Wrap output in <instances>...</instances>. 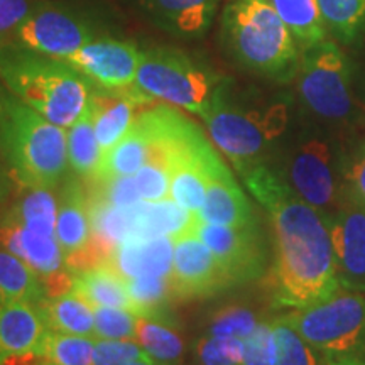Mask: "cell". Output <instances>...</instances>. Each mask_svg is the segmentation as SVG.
I'll list each match as a JSON object with an SVG mask.
<instances>
[{
    "mask_svg": "<svg viewBox=\"0 0 365 365\" xmlns=\"http://www.w3.org/2000/svg\"><path fill=\"white\" fill-rule=\"evenodd\" d=\"M242 180L269 213L274 303L298 309L336 293L341 286L325 215L298 198L269 163L245 173Z\"/></svg>",
    "mask_w": 365,
    "mask_h": 365,
    "instance_id": "cell-1",
    "label": "cell"
},
{
    "mask_svg": "<svg viewBox=\"0 0 365 365\" xmlns=\"http://www.w3.org/2000/svg\"><path fill=\"white\" fill-rule=\"evenodd\" d=\"M0 156L19 190L58 188L70 168L66 130L17 98L2 81Z\"/></svg>",
    "mask_w": 365,
    "mask_h": 365,
    "instance_id": "cell-2",
    "label": "cell"
},
{
    "mask_svg": "<svg viewBox=\"0 0 365 365\" xmlns=\"http://www.w3.org/2000/svg\"><path fill=\"white\" fill-rule=\"evenodd\" d=\"M0 81L54 125L68 129L88 107L91 83L65 59L0 39Z\"/></svg>",
    "mask_w": 365,
    "mask_h": 365,
    "instance_id": "cell-3",
    "label": "cell"
},
{
    "mask_svg": "<svg viewBox=\"0 0 365 365\" xmlns=\"http://www.w3.org/2000/svg\"><path fill=\"white\" fill-rule=\"evenodd\" d=\"M222 41L245 70L287 83L299 70V46L267 0H230L222 16Z\"/></svg>",
    "mask_w": 365,
    "mask_h": 365,
    "instance_id": "cell-4",
    "label": "cell"
},
{
    "mask_svg": "<svg viewBox=\"0 0 365 365\" xmlns=\"http://www.w3.org/2000/svg\"><path fill=\"white\" fill-rule=\"evenodd\" d=\"M203 122L215 148L244 176L269 163L274 143L281 139L289 124V110L282 102L266 108H242L228 100L223 83Z\"/></svg>",
    "mask_w": 365,
    "mask_h": 365,
    "instance_id": "cell-5",
    "label": "cell"
},
{
    "mask_svg": "<svg viewBox=\"0 0 365 365\" xmlns=\"http://www.w3.org/2000/svg\"><path fill=\"white\" fill-rule=\"evenodd\" d=\"M134 85L154 102L178 107L205 120L223 80L191 54L159 46L143 51Z\"/></svg>",
    "mask_w": 365,
    "mask_h": 365,
    "instance_id": "cell-6",
    "label": "cell"
},
{
    "mask_svg": "<svg viewBox=\"0 0 365 365\" xmlns=\"http://www.w3.org/2000/svg\"><path fill=\"white\" fill-rule=\"evenodd\" d=\"M282 318L327 357L355 355L365 346V298L360 291L340 287L330 298Z\"/></svg>",
    "mask_w": 365,
    "mask_h": 365,
    "instance_id": "cell-7",
    "label": "cell"
},
{
    "mask_svg": "<svg viewBox=\"0 0 365 365\" xmlns=\"http://www.w3.org/2000/svg\"><path fill=\"white\" fill-rule=\"evenodd\" d=\"M299 98L314 115L341 120L352 112V83L345 54L333 41L325 39L304 49L298 75Z\"/></svg>",
    "mask_w": 365,
    "mask_h": 365,
    "instance_id": "cell-8",
    "label": "cell"
},
{
    "mask_svg": "<svg viewBox=\"0 0 365 365\" xmlns=\"http://www.w3.org/2000/svg\"><path fill=\"white\" fill-rule=\"evenodd\" d=\"M95 38L93 22L85 14L44 0H38L29 16L7 36L21 48L59 59L71 56Z\"/></svg>",
    "mask_w": 365,
    "mask_h": 365,
    "instance_id": "cell-9",
    "label": "cell"
},
{
    "mask_svg": "<svg viewBox=\"0 0 365 365\" xmlns=\"http://www.w3.org/2000/svg\"><path fill=\"white\" fill-rule=\"evenodd\" d=\"M272 168L298 198L323 215L339 207L344 191L339 190L335 159L330 145L319 137H304L287 153L281 166Z\"/></svg>",
    "mask_w": 365,
    "mask_h": 365,
    "instance_id": "cell-10",
    "label": "cell"
},
{
    "mask_svg": "<svg viewBox=\"0 0 365 365\" xmlns=\"http://www.w3.org/2000/svg\"><path fill=\"white\" fill-rule=\"evenodd\" d=\"M190 230L207 244L234 286L257 279L266 272L267 249L257 223L225 227L195 218Z\"/></svg>",
    "mask_w": 365,
    "mask_h": 365,
    "instance_id": "cell-11",
    "label": "cell"
},
{
    "mask_svg": "<svg viewBox=\"0 0 365 365\" xmlns=\"http://www.w3.org/2000/svg\"><path fill=\"white\" fill-rule=\"evenodd\" d=\"M340 286L365 289V203L344 190L339 207L325 215Z\"/></svg>",
    "mask_w": 365,
    "mask_h": 365,
    "instance_id": "cell-12",
    "label": "cell"
},
{
    "mask_svg": "<svg viewBox=\"0 0 365 365\" xmlns=\"http://www.w3.org/2000/svg\"><path fill=\"white\" fill-rule=\"evenodd\" d=\"M143 51L130 41L95 38L65 61L93 86L103 90H125L134 86Z\"/></svg>",
    "mask_w": 365,
    "mask_h": 365,
    "instance_id": "cell-13",
    "label": "cell"
},
{
    "mask_svg": "<svg viewBox=\"0 0 365 365\" xmlns=\"http://www.w3.org/2000/svg\"><path fill=\"white\" fill-rule=\"evenodd\" d=\"M171 277L178 301L210 298L234 286L212 250L191 230L175 237Z\"/></svg>",
    "mask_w": 365,
    "mask_h": 365,
    "instance_id": "cell-14",
    "label": "cell"
},
{
    "mask_svg": "<svg viewBox=\"0 0 365 365\" xmlns=\"http://www.w3.org/2000/svg\"><path fill=\"white\" fill-rule=\"evenodd\" d=\"M150 103L154 100L135 85L125 90H103L91 85L88 108L93 115L95 135L102 156L129 132L139 112Z\"/></svg>",
    "mask_w": 365,
    "mask_h": 365,
    "instance_id": "cell-15",
    "label": "cell"
},
{
    "mask_svg": "<svg viewBox=\"0 0 365 365\" xmlns=\"http://www.w3.org/2000/svg\"><path fill=\"white\" fill-rule=\"evenodd\" d=\"M220 0H137L143 16L180 39L202 38L212 27Z\"/></svg>",
    "mask_w": 365,
    "mask_h": 365,
    "instance_id": "cell-16",
    "label": "cell"
},
{
    "mask_svg": "<svg viewBox=\"0 0 365 365\" xmlns=\"http://www.w3.org/2000/svg\"><path fill=\"white\" fill-rule=\"evenodd\" d=\"M196 220L225 227H245L257 223L252 203L235 181L225 163L210 173L207 180V198L203 208L195 215Z\"/></svg>",
    "mask_w": 365,
    "mask_h": 365,
    "instance_id": "cell-17",
    "label": "cell"
},
{
    "mask_svg": "<svg viewBox=\"0 0 365 365\" xmlns=\"http://www.w3.org/2000/svg\"><path fill=\"white\" fill-rule=\"evenodd\" d=\"M153 120L148 105L135 117L129 132L107 154H103L93 176L88 180L105 181L118 176H134L148 163L153 149Z\"/></svg>",
    "mask_w": 365,
    "mask_h": 365,
    "instance_id": "cell-18",
    "label": "cell"
},
{
    "mask_svg": "<svg viewBox=\"0 0 365 365\" xmlns=\"http://www.w3.org/2000/svg\"><path fill=\"white\" fill-rule=\"evenodd\" d=\"M175 239H129L122 242L108 264L125 279L139 276H171Z\"/></svg>",
    "mask_w": 365,
    "mask_h": 365,
    "instance_id": "cell-19",
    "label": "cell"
},
{
    "mask_svg": "<svg viewBox=\"0 0 365 365\" xmlns=\"http://www.w3.org/2000/svg\"><path fill=\"white\" fill-rule=\"evenodd\" d=\"M0 249L26 262L39 277L65 267V254L56 237H44L29 228L0 218Z\"/></svg>",
    "mask_w": 365,
    "mask_h": 365,
    "instance_id": "cell-20",
    "label": "cell"
},
{
    "mask_svg": "<svg viewBox=\"0 0 365 365\" xmlns=\"http://www.w3.org/2000/svg\"><path fill=\"white\" fill-rule=\"evenodd\" d=\"M48 331L38 304L27 301L0 304V364L26 352H34Z\"/></svg>",
    "mask_w": 365,
    "mask_h": 365,
    "instance_id": "cell-21",
    "label": "cell"
},
{
    "mask_svg": "<svg viewBox=\"0 0 365 365\" xmlns=\"http://www.w3.org/2000/svg\"><path fill=\"white\" fill-rule=\"evenodd\" d=\"M81 178H66L58 196L56 240L68 255L83 247L90 240L88 195Z\"/></svg>",
    "mask_w": 365,
    "mask_h": 365,
    "instance_id": "cell-22",
    "label": "cell"
},
{
    "mask_svg": "<svg viewBox=\"0 0 365 365\" xmlns=\"http://www.w3.org/2000/svg\"><path fill=\"white\" fill-rule=\"evenodd\" d=\"M135 341L153 365H182L186 350L185 339L168 309L139 314Z\"/></svg>",
    "mask_w": 365,
    "mask_h": 365,
    "instance_id": "cell-23",
    "label": "cell"
},
{
    "mask_svg": "<svg viewBox=\"0 0 365 365\" xmlns=\"http://www.w3.org/2000/svg\"><path fill=\"white\" fill-rule=\"evenodd\" d=\"M195 215L180 207L173 198L159 202H139L134 205V225L130 239H154V237H175L188 232Z\"/></svg>",
    "mask_w": 365,
    "mask_h": 365,
    "instance_id": "cell-24",
    "label": "cell"
},
{
    "mask_svg": "<svg viewBox=\"0 0 365 365\" xmlns=\"http://www.w3.org/2000/svg\"><path fill=\"white\" fill-rule=\"evenodd\" d=\"M71 274L73 293L88 301L91 307L134 309L127 293V279L108 262L83 271H71Z\"/></svg>",
    "mask_w": 365,
    "mask_h": 365,
    "instance_id": "cell-25",
    "label": "cell"
},
{
    "mask_svg": "<svg viewBox=\"0 0 365 365\" xmlns=\"http://www.w3.org/2000/svg\"><path fill=\"white\" fill-rule=\"evenodd\" d=\"M0 218L19 223L39 235L56 237L58 198L48 188L21 190V195L0 212Z\"/></svg>",
    "mask_w": 365,
    "mask_h": 365,
    "instance_id": "cell-26",
    "label": "cell"
},
{
    "mask_svg": "<svg viewBox=\"0 0 365 365\" xmlns=\"http://www.w3.org/2000/svg\"><path fill=\"white\" fill-rule=\"evenodd\" d=\"M46 328L66 335L95 336L93 307L81 296L70 293L59 298H44L38 304Z\"/></svg>",
    "mask_w": 365,
    "mask_h": 365,
    "instance_id": "cell-27",
    "label": "cell"
},
{
    "mask_svg": "<svg viewBox=\"0 0 365 365\" xmlns=\"http://www.w3.org/2000/svg\"><path fill=\"white\" fill-rule=\"evenodd\" d=\"M281 17L301 49L313 48L327 39L328 29L318 0H267Z\"/></svg>",
    "mask_w": 365,
    "mask_h": 365,
    "instance_id": "cell-28",
    "label": "cell"
},
{
    "mask_svg": "<svg viewBox=\"0 0 365 365\" xmlns=\"http://www.w3.org/2000/svg\"><path fill=\"white\" fill-rule=\"evenodd\" d=\"M46 298L41 277L19 257L0 249V304L27 301L39 304Z\"/></svg>",
    "mask_w": 365,
    "mask_h": 365,
    "instance_id": "cell-29",
    "label": "cell"
},
{
    "mask_svg": "<svg viewBox=\"0 0 365 365\" xmlns=\"http://www.w3.org/2000/svg\"><path fill=\"white\" fill-rule=\"evenodd\" d=\"M66 144H68V166L75 176L81 180H88L93 176L97 170L100 158V145L95 135L93 115L86 107L78 120L66 130Z\"/></svg>",
    "mask_w": 365,
    "mask_h": 365,
    "instance_id": "cell-30",
    "label": "cell"
},
{
    "mask_svg": "<svg viewBox=\"0 0 365 365\" xmlns=\"http://www.w3.org/2000/svg\"><path fill=\"white\" fill-rule=\"evenodd\" d=\"M95 340V336L66 335L48 330L36 352L44 362L53 365H91Z\"/></svg>",
    "mask_w": 365,
    "mask_h": 365,
    "instance_id": "cell-31",
    "label": "cell"
},
{
    "mask_svg": "<svg viewBox=\"0 0 365 365\" xmlns=\"http://www.w3.org/2000/svg\"><path fill=\"white\" fill-rule=\"evenodd\" d=\"M323 21L333 38L352 43L365 27V0H318Z\"/></svg>",
    "mask_w": 365,
    "mask_h": 365,
    "instance_id": "cell-32",
    "label": "cell"
},
{
    "mask_svg": "<svg viewBox=\"0 0 365 365\" xmlns=\"http://www.w3.org/2000/svg\"><path fill=\"white\" fill-rule=\"evenodd\" d=\"M127 293L137 314L166 312L176 299L171 276H139L127 279Z\"/></svg>",
    "mask_w": 365,
    "mask_h": 365,
    "instance_id": "cell-33",
    "label": "cell"
},
{
    "mask_svg": "<svg viewBox=\"0 0 365 365\" xmlns=\"http://www.w3.org/2000/svg\"><path fill=\"white\" fill-rule=\"evenodd\" d=\"M191 357L195 365H242L244 340L205 333L191 345Z\"/></svg>",
    "mask_w": 365,
    "mask_h": 365,
    "instance_id": "cell-34",
    "label": "cell"
},
{
    "mask_svg": "<svg viewBox=\"0 0 365 365\" xmlns=\"http://www.w3.org/2000/svg\"><path fill=\"white\" fill-rule=\"evenodd\" d=\"M259 325V319L252 309L230 304L217 309L208 319L207 335L230 336V339L245 340Z\"/></svg>",
    "mask_w": 365,
    "mask_h": 365,
    "instance_id": "cell-35",
    "label": "cell"
},
{
    "mask_svg": "<svg viewBox=\"0 0 365 365\" xmlns=\"http://www.w3.org/2000/svg\"><path fill=\"white\" fill-rule=\"evenodd\" d=\"M272 327L277 340L276 365H319L313 346L301 339L284 318L274 319Z\"/></svg>",
    "mask_w": 365,
    "mask_h": 365,
    "instance_id": "cell-36",
    "label": "cell"
},
{
    "mask_svg": "<svg viewBox=\"0 0 365 365\" xmlns=\"http://www.w3.org/2000/svg\"><path fill=\"white\" fill-rule=\"evenodd\" d=\"M95 339L135 340L137 314L134 309L93 307Z\"/></svg>",
    "mask_w": 365,
    "mask_h": 365,
    "instance_id": "cell-37",
    "label": "cell"
},
{
    "mask_svg": "<svg viewBox=\"0 0 365 365\" xmlns=\"http://www.w3.org/2000/svg\"><path fill=\"white\" fill-rule=\"evenodd\" d=\"M277 340L272 322H259L255 330L244 340L242 365H276Z\"/></svg>",
    "mask_w": 365,
    "mask_h": 365,
    "instance_id": "cell-38",
    "label": "cell"
},
{
    "mask_svg": "<svg viewBox=\"0 0 365 365\" xmlns=\"http://www.w3.org/2000/svg\"><path fill=\"white\" fill-rule=\"evenodd\" d=\"M144 357L143 349L135 340H95L91 365H129Z\"/></svg>",
    "mask_w": 365,
    "mask_h": 365,
    "instance_id": "cell-39",
    "label": "cell"
},
{
    "mask_svg": "<svg viewBox=\"0 0 365 365\" xmlns=\"http://www.w3.org/2000/svg\"><path fill=\"white\" fill-rule=\"evenodd\" d=\"M137 188L144 202H159L170 198L171 173L158 164L145 163L134 175Z\"/></svg>",
    "mask_w": 365,
    "mask_h": 365,
    "instance_id": "cell-40",
    "label": "cell"
},
{
    "mask_svg": "<svg viewBox=\"0 0 365 365\" xmlns=\"http://www.w3.org/2000/svg\"><path fill=\"white\" fill-rule=\"evenodd\" d=\"M38 0H0V39L9 34L29 16Z\"/></svg>",
    "mask_w": 365,
    "mask_h": 365,
    "instance_id": "cell-41",
    "label": "cell"
},
{
    "mask_svg": "<svg viewBox=\"0 0 365 365\" xmlns=\"http://www.w3.org/2000/svg\"><path fill=\"white\" fill-rule=\"evenodd\" d=\"M346 188L350 195L365 203V144L346 171Z\"/></svg>",
    "mask_w": 365,
    "mask_h": 365,
    "instance_id": "cell-42",
    "label": "cell"
},
{
    "mask_svg": "<svg viewBox=\"0 0 365 365\" xmlns=\"http://www.w3.org/2000/svg\"><path fill=\"white\" fill-rule=\"evenodd\" d=\"M41 282H43L44 296L48 299L73 293V274L66 267L59 269V271L49 274V276L41 277Z\"/></svg>",
    "mask_w": 365,
    "mask_h": 365,
    "instance_id": "cell-43",
    "label": "cell"
},
{
    "mask_svg": "<svg viewBox=\"0 0 365 365\" xmlns=\"http://www.w3.org/2000/svg\"><path fill=\"white\" fill-rule=\"evenodd\" d=\"M14 185H16V182L12 181L11 175H9L6 163H4L2 156H0V212L6 208L9 198H11V195H12Z\"/></svg>",
    "mask_w": 365,
    "mask_h": 365,
    "instance_id": "cell-44",
    "label": "cell"
},
{
    "mask_svg": "<svg viewBox=\"0 0 365 365\" xmlns=\"http://www.w3.org/2000/svg\"><path fill=\"white\" fill-rule=\"evenodd\" d=\"M327 365H365V360L359 359L357 355H336L327 357Z\"/></svg>",
    "mask_w": 365,
    "mask_h": 365,
    "instance_id": "cell-45",
    "label": "cell"
},
{
    "mask_svg": "<svg viewBox=\"0 0 365 365\" xmlns=\"http://www.w3.org/2000/svg\"><path fill=\"white\" fill-rule=\"evenodd\" d=\"M129 365H153V362H150V360H149V359L145 357V355H144V357L137 359L135 362H132V364H129Z\"/></svg>",
    "mask_w": 365,
    "mask_h": 365,
    "instance_id": "cell-46",
    "label": "cell"
},
{
    "mask_svg": "<svg viewBox=\"0 0 365 365\" xmlns=\"http://www.w3.org/2000/svg\"><path fill=\"white\" fill-rule=\"evenodd\" d=\"M39 365H53V364H48V362H43V364H39Z\"/></svg>",
    "mask_w": 365,
    "mask_h": 365,
    "instance_id": "cell-47",
    "label": "cell"
}]
</instances>
